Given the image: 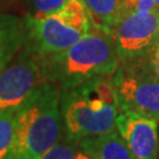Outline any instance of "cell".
Returning <instances> with one entry per match:
<instances>
[{"label":"cell","instance_id":"6da1fadb","mask_svg":"<svg viewBox=\"0 0 159 159\" xmlns=\"http://www.w3.org/2000/svg\"><path fill=\"white\" fill-rule=\"evenodd\" d=\"M59 86L46 81L16 113V129L7 159H41L64 134Z\"/></svg>","mask_w":159,"mask_h":159},{"label":"cell","instance_id":"7a4b0ae2","mask_svg":"<svg viewBox=\"0 0 159 159\" xmlns=\"http://www.w3.org/2000/svg\"><path fill=\"white\" fill-rule=\"evenodd\" d=\"M46 81L68 90L99 77L113 75L120 58L112 34L92 26L66 51L43 58Z\"/></svg>","mask_w":159,"mask_h":159},{"label":"cell","instance_id":"3957f363","mask_svg":"<svg viewBox=\"0 0 159 159\" xmlns=\"http://www.w3.org/2000/svg\"><path fill=\"white\" fill-rule=\"evenodd\" d=\"M60 92L64 133L68 138L79 142L116 130L120 111L112 75L94 78Z\"/></svg>","mask_w":159,"mask_h":159},{"label":"cell","instance_id":"277c9868","mask_svg":"<svg viewBox=\"0 0 159 159\" xmlns=\"http://www.w3.org/2000/svg\"><path fill=\"white\" fill-rule=\"evenodd\" d=\"M112 80L120 112L159 121V79L148 67L145 57L120 63Z\"/></svg>","mask_w":159,"mask_h":159},{"label":"cell","instance_id":"5b68a950","mask_svg":"<svg viewBox=\"0 0 159 159\" xmlns=\"http://www.w3.org/2000/svg\"><path fill=\"white\" fill-rule=\"evenodd\" d=\"M44 83L46 78L43 58L25 45L0 72V117L16 113Z\"/></svg>","mask_w":159,"mask_h":159},{"label":"cell","instance_id":"8992f818","mask_svg":"<svg viewBox=\"0 0 159 159\" xmlns=\"http://www.w3.org/2000/svg\"><path fill=\"white\" fill-rule=\"evenodd\" d=\"M120 63L134 61L146 57L159 39V11L131 13L111 31Z\"/></svg>","mask_w":159,"mask_h":159},{"label":"cell","instance_id":"52a82bcc","mask_svg":"<svg viewBox=\"0 0 159 159\" xmlns=\"http://www.w3.org/2000/svg\"><path fill=\"white\" fill-rule=\"evenodd\" d=\"M27 39L25 45L41 58L66 51L84 35L83 32L64 23L57 13L45 17L27 16Z\"/></svg>","mask_w":159,"mask_h":159},{"label":"cell","instance_id":"ba28073f","mask_svg":"<svg viewBox=\"0 0 159 159\" xmlns=\"http://www.w3.org/2000/svg\"><path fill=\"white\" fill-rule=\"evenodd\" d=\"M158 121L143 116L119 112L117 130L133 159H158Z\"/></svg>","mask_w":159,"mask_h":159},{"label":"cell","instance_id":"9c48e42d","mask_svg":"<svg viewBox=\"0 0 159 159\" xmlns=\"http://www.w3.org/2000/svg\"><path fill=\"white\" fill-rule=\"evenodd\" d=\"M27 39L26 19L0 13V72L23 50Z\"/></svg>","mask_w":159,"mask_h":159},{"label":"cell","instance_id":"30bf717a","mask_svg":"<svg viewBox=\"0 0 159 159\" xmlns=\"http://www.w3.org/2000/svg\"><path fill=\"white\" fill-rule=\"evenodd\" d=\"M79 148L91 159H133L118 131L80 139Z\"/></svg>","mask_w":159,"mask_h":159},{"label":"cell","instance_id":"8fae6325","mask_svg":"<svg viewBox=\"0 0 159 159\" xmlns=\"http://www.w3.org/2000/svg\"><path fill=\"white\" fill-rule=\"evenodd\" d=\"M87 10L92 26L111 33L126 16L120 0H81Z\"/></svg>","mask_w":159,"mask_h":159},{"label":"cell","instance_id":"7c38bea8","mask_svg":"<svg viewBox=\"0 0 159 159\" xmlns=\"http://www.w3.org/2000/svg\"><path fill=\"white\" fill-rule=\"evenodd\" d=\"M56 13L66 25L84 34H87L91 31V19L81 0H67L65 5Z\"/></svg>","mask_w":159,"mask_h":159},{"label":"cell","instance_id":"4fadbf2b","mask_svg":"<svg viewBox=\"0 0 159 159\" xmlns=\"http://www.w3.org/2000/svg\"><path fill=\"white\" fill-rule=\"evenodd\" d=\"M79 151L78 142L68 138L64 133L61 138L43 156L41 159H75Z\"/></svg>","mask_w":159,"mask_h":159},{"label":"cell","instance_id":"5bb4252c","mask_svg":"<svg viewBox=\"0 0 159 159\" xmlns=\"http://www.w3.org/2000/svg\"><path fill=\"white\" fill-rule=\"evenodd\" d=\"M16 113H7L0 117V159H7L11 151L16 129Z\"/></svg>","mask_w":159,"mask_h":159},{"label":"cell","instance_id":"9a60e30c","mask_svg":"<svg viewBox=\"0 0 159 159\" xmlns=\"http://www.w3.org/2000/svg\"><path fill=\"white\" fill-rule=\"evenodd\" d=\"M67 0H33L34 16L40 18L58 12Z\"/></svg>","mask_w":159,"mask_h":159},{"label":"cell","instance_id":"2e32d148","mask_svg":"<svg viewBox=\"0 0 159 159\" xmlns=\"http://www.w3.org/2000/svg\"><path fill=\"white\" fill-rule=\"evenodd\" d=\"M145 61L150 71L159 79V50L157 47H154L145 57Z\"/></svg>","mask_w":159,"mask_h":159},{"label":"cell","instance_id":"e0dca14e","mask_svg":"<svg viewBox=\"0 0 159 159\" xmlns=\"http://www.w3.org/2000/svg\"><path fill=\"white\" fill-rule=\"evenodd\" d=\"M75 159H91L89 156H86L83 151H79L78 152V154H77V157H75Z\"/></svg>","mask_w":159,"mask_h":159},{"label":"cell","instance_id":"ac0fdd59","mask_svg":"<svg viewBox=\"0 0 159 159\" xmlns=\"http://www.w3.org/2000/svg\"><path fill=\"white\" fill-rule=\"evenodd\" d=\"M154 4H156V10L159 11V0H154Z\"/></svg>","mask_w":159,"mask_h":159},{"label":"cell","instance_id":"d6986e66","mask_svg":"<svg viewBox=\"0 0 159 159\" xmlns=\"http://www.w3.org/2000/svg\"><path fill=\"white\" fill-rule=\"evenodd\" d=\"M156 47H157V48L159 50V39H158V43H157V45H156Z\"/></svg>","mask_w":159,"mask_h":159}]
</instances>
